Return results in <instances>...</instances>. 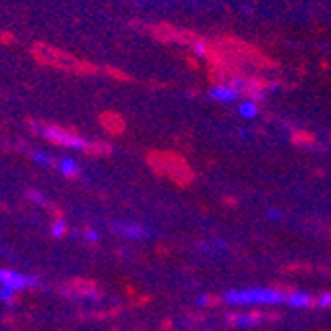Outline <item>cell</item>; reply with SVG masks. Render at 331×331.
I'll list each match as a JSON object with an SVG mask.
<instances>
[{
	"mask_svg": "<svg viewBox=\"0 0 331 331\" xmlns=\"http://www.w3.org/2000/svg\"><path fill=\"white\" fill-rule=\"evenodd\" d=\"M57 167L63 175H77L79 173V164L73 158H59L57 160Z\"/></svg>",
	"mask_w": 331,
	"mask_h": 331,
	"instance_id": "cell-7",
	"label": "cell"
},
{
	"mask_svg": "<svg viewBox=\"0 0 331 331\" xmlns=\"http://www.w3.org/2000/svg\"><path fill=\"white\" fill-rule=\"evenodd\" d=\"M63 232H65V223L59 219V221H55L51 225V236H61Z\"/></svg>",
	"mask_w": 331,
	"mask_h": 331,
	"instance_id": "cell-10",
	"label": "cell"
},
{
	"mask_svg": "<svg viewBox=\"0 0 331 331\" xmlns=\"http://www.w3.org/2000/svg\"><path fill=\"white\" fill-rule=\"evenodd\" d=\"M33 160H35V162H39V164H51L49 156H45L43 152H33Z\"/></svg>",
	"mask_w": 331,
	"mask_h": 331,
	"instance_id": "cell-13",
	"label": "cell"
},
{
	"mask_svg": "<svg viewBox=\"0 0 331 331\" xmlns=\"http://www.w3.org/2000/svg\"><path fill=\"white\" fill-rule=\"evenodd\" d=\"M268 217H270V219H280L282 215H280L278 211H268Z\"/></svg>",
	"mask_w": 331,
	"mask_h": 331,
	"instance_id": "cell-14",
	"label": "cell"
},
{
	"mask_svg": "<svg viewBox=\"0 0 331 331\" xmlns=\"http://www.w3.org/2000/svg\"><path fill=\"white\" fill-rule=\"evenodd\" d=\"M35 282V278H30V276H24L20 272H14V270H0V286L4 288H10L14 292L18 290H24L28 286H32Z\"/></svg>",
	"mask_w": 331,
	"mask_h": 331,
	"instance_id": "cell-3",
	"label": "cell"
},
{
	"mask_svg": "<svg viewBox=\"0 0 331 331\" xmlns=\"http://www.w3.org/2000/svg\"><path fill=\"white\" fill-rule=\"evenodd\" d=\"M286 303L290 305V307H309V305H313L315 303V298L313 296H309L307 292H290V294H286Z\"/></svg>",
	"mask_w": 331,
	"mask_h": 331,
	"instance_id": "cell-4",
	"label": "cell"
},
{
	"mask_svg": "<svg viewBox=\"0 0 331 331\" xmlns=\"http://www.w3.org/2000/svg\"><path fill=\"white\" fill-rule=\"evenodd\" d=\"M232 323L238 327H252L258 323V317H254L252 313H238V315H232Z\"/></svg>",
	"mask_w": 331,
	"mask_h": 331,
	"instance_id": "cell-8",
	"label": "cell"
},
{
	"mask_svg": "<svg viewBox=\"0 0 331 331\" xmlns=\"http://www.w3.org/2000/svg\"><path fill=\"white\" fill-rule=\"evenodd\" d=\"M238 114H240L242 118H254V116L258 114V106H256L252 100H244V102L238 104Z\"/></svg>",
	"mask_w": 331,
	"mask_h": 331,
	"instance_id": "cell-9",
	"label": "cell"
},
{
	"mask_svg": "<svg viewBox=\"0 0 331 331\" xmlns=\"http://www.w3.org/2000/svg\"><path fill=\"white\" fill-rule=\"evenodd\" d=\"M120 234L128 236V238H142L148 234V231L142 227V225H136V223H126V225H116L114 227Z\"/></svg>",
	"mask_w": 331,
	"mask_h": 331,
	"instance_id": "cell-6",
	"label": "cell"
},
{
	"mask_svg": "<svg viewBox=\"0 0 331 331\" xmlns=\"http://www.w3.org/2000/svg\"><path fill=\"white\" fill-rule=\"evenodd\" d=\"M223 301L231 305H276L286 303V294L276 288H236L223 294Z\"/></svg>",
	"mask_w": 331,
	"mask_h": 331,
	"instance_id": "cell-1",
	"label": "cell"
},
{
	"mask_svg": "<svg viewBox=\"0 0 331 331\" xmlns=\"http://www.w3.org/2000/svg\"><path fill=\"white\" fill-rule=\"evenodd\" d=\"M211 95H213V99H217V100L232 102V100L238 99V89H234V87H231V85H221V87H215V89L211 91Z\"/></svg>",
	"mask_w": 331,
	"mask_h": 331,
	"instance_id": "cell-5",
	"label": "cell"
},
{
	"mask_svg": "<svg viewBox=\"0 0 331 331\" xmlns=\"http://www.w3.org/2000/svg\"><path fill=\"white\" fill-rule=\"evenodd\" d=\"M14 294H16V292H14V290H10V288H4V286L0 288V298H2L4 301H10V299L14 298Z\"/></svg>",
	"mask_w": 331,
	"mask_h": 331,
	"instance_id": "cell-11",
	"label": "cell"
},
{
	"mask_svg": "<svg viewBox=\"0 0 331 331\" xmlns=\"http://www.w3.org/2000/svg\"><path fill=\"white\" fill-rule=\"evenodd\" d=\"M317 305H321V307H331V294H323L321 298H317Z\"/></svg>",
	"mask_w": 331,
	"mask_h": 331,
	"instance_id": "cell-12",
	"label": "cell"
},
{
	"mask_svg": "<svg viewBox=\"0 0 331 331\" xmlns=\"http://www.w3.org/2000/svg\"><path fill=\"white\" fill-rule=\"evenodd\" d=\"M87 238H89V240H97V232L89 231V232H87Z\"/></svg>",
	"mask_w": 331,
	"mask_h": 331,
	"instance_id": "cell-15",
	"label": "cell"
},
{
	"mask_svg": "<svg viewBox=\"0 0 331 331\" xmlns=\"http://www.w3.org/2000/svg\"><path fill=\"white\" fill-rule=\"evenodd\" d=\"M43 136L49 138L51 142L55 144H61V146H67V148H85V140L67 132V130H61V128H55V126H49L43 130Z\"/></svg>",
	"mask_w": 331,
	"mask_h": 331,
	"instance_id": "cell-2",
	"label": "cell"
}]
</instances>
